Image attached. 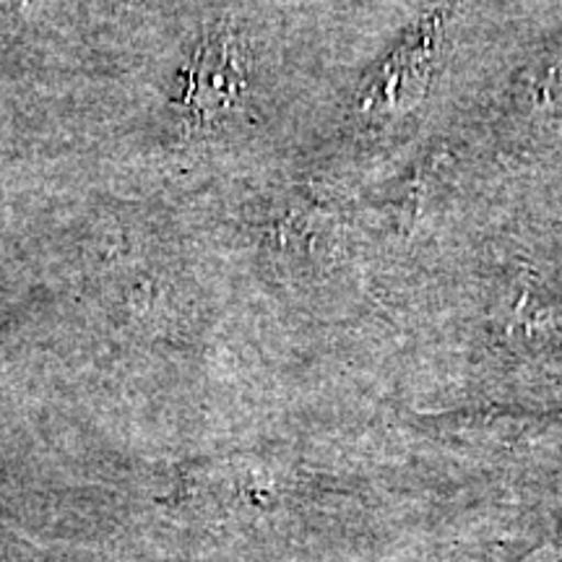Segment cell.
<instances>
[{
    "mask_svg": "<svg viewBox=\"0 0 562 562\" xmlns=\"http://www.w3.org/2000/svg\"><path fill=\"white\" fill-rule=\"evenodd\" d=\"M442 37V19L440 13L425 19L417 30L406 34L402 45L393 50L389 60L378 68L368 89L362 94V108L370 112L398 110L406 102L414 100L419 87L430 79V68L435 53L440 47Z\"/></svg>",
    "mask_w": 562,
    "mask_h": 562,
    "instance_id": "6da1fadb",
    "label": "cell"
},
{
    "mask_svg": "<svg viewBox=\"0 0 562 562\" xmlns=\"http://www.w3.org/2000/svg\"><path fill=\"white\" fill-rule=\"evenodd\" d=\"M243 89L245 74L232 42H211L195 55L186 94L191 110L201 112V115H206V121H211L214 115L232 110Z\"/></svg>",
    "mask_w": 562,
    "mask_h": 562,
    "instance_id": "7a4b0ae2",
    "label": "cell"
}]
</instances>
